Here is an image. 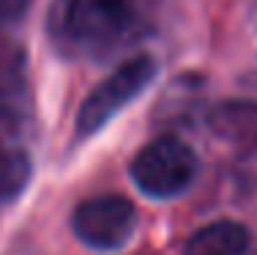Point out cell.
I'll return each mask as SVG.
<instances>
[{"instance_id":"obj_3","label":"cell","mask_w":257,"mask_h":255,"mask_svg":"<svg viewBox=\"0 0 257 255\" xmlns=\"http://www.w3.org/2000/svg\"><path fill=\"white\" fill-rule=\"evenodd\" d=\"M137 228V209L123 195L88 198L71 214V230L85 247L99 252L120 250Z\"/></svg>"},{"instance_id":"obj_2","label":"cell","mask_w":257,"mask_h":255,"mask_svg":"<svg viewBox=\"0 0 257 255\" xmlns=\"http://www.w3.org/2000/svg\"><path fill=\"white\" fill-rule=\"evenodd\" d=\"M154 77H156V60L151 55H137L126 60L123 66H118L82 102V107L77 113V135L90 137L99 129H104L128 102H134L148 88Z\"/></svg>"},{"instance_id":"obj_5","label":"cell","mask_w":257,"mask_h":255,"mask_svg":"<svg viewBox=\"0 0 257 255\" xmlns=\"http://www.w3.org/2000/svg\"><path fill=\"white\" fill-rule=\"evenodd\" d=\"M208 126H211V132L219 140L232 145L235 151L257 156V105L254 102H243V99L222 102L208 115Z\"/></svg>"},{"instance_id":"obj_4","label":"cell","mask_w":257,"mask_h":255,"mask_svg":"<svg viewBox=\"0 0 257 255\" xmlns=\"http://www.w3.org/2000/svg\"><path fill=\"white\" fill-rule=\"evenodd\" d=\"M132 20L128 0H63V33L79 50L101 52L123 36Z\"/></svg>"},{"instance_id":"obj_1","label":"cell","mask_w":257,"mask_h":255,"mask_svg":"<svg viewBox=\"0 0 257 255\" xmlns=\"http://www.w3.org/2000/svg\"><path fill=\"white\" fill-rule=\"evenodd\" d=\"M197 154L178 137H156L132 159V181L148 198L170 200L192 187Z\"/></svg>"},{"instance_id":"obj_7","label":"cell","mask_w":257,"mask_h":255,"mask_svg":"<svg viewBox=\"0 0 257 255\" xmlns=\"http://www.w3.org/2000/svg\"><path fill=\"white\" fill-rule=\"evenodd\" d=\"M28 181L25 154H6L0 151V195H17Z\"/></svg>"},{"instance_id":"obj_6","label":"cell","mask_w":257,"mask_h":255,"mask_svg":"<svg viewBox=\"0 0 257 255\" xmlns=\"http://www.w3.org/2000/svg\"><path fill=\"white\" fill-rule=\"evenodd\" d=\"M252 236L235 220H216L186 241L183 255H246Z\"/></svg>"}]
</instances>
